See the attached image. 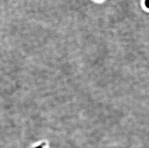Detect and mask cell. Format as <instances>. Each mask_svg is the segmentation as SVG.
I'll use <instances>...</instances> for the list:
<instances>
[{"mask_svg":"<svg viewBox=\"0 0 149 148\" xmlns=\"http://www.w3.org/2000/svg\"><path fill=\"white\" fill-rule=\"evenodd\" d=\"M44 144H42L41 145L38 146V147H36L35 148H42V146L44 145Z\"/></svg>","mask_w":149,"mask_h":148,"instance_id":"obj_1","label":"cell"}]
</instances>
